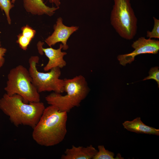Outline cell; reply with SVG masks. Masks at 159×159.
Wrapping results in <instances>:
<instances>
[{
    "label": "cell",
    "instance_id": "cell-1",
    "mask_svg": "<svg viewBox=\"0 0 159 159\" xmlns=\"http://www.w3.org/2000/svg\"><path fill=\"white\" fill-rule=\"evenodd\" d=\"M67 113L52 105L45 108L33 128V139L39 145L46 147L54 146L61 142L67 133Z\"/></svg>",
    "mask_w": 159,
    "mask_h": 159
},
{
    "label": "cell",
    "instance_id": "cell-2",
    "mask_svg": "<svg viewBox=\"0 0 159 159\" xmlns=\"http://www.w3.org/2000/svg\"><path fill=\"white\" fill-rule=\"evenodd\" d=\"M45 108L44 104L40 102L25 103L17 94L9 96L5 93L0 99V109L17 127L24 125L33 128Z\"/></svg>",
    "mask_w": 159,
    "mask_h": 159
},
{
    "label": "cell",
    "instance_id": "cell-3",
    "mask_svg": "<svg viewBox=\"0 0 159 159\" xmlns=\"http://www.w3.org/2000/svg\"><path fill=\"white\" fill-rule=\"evenodd\" d=\"M64 81V92L67 93L65 95L53 92L45 98L49 105L67 113L73 108L80 105L88 95L90 89L86 79L81 75L71 79L65 78Z\"/></svg>",
    "mask_w": 159,
    "mask_h": 159
},
{
    "label": "cell",
    "instance_id": "cell-4",
    "mask_svg": "<svg viewBox=\"0 0 159 159\" xmlns=\"http://www.w3.org/2000/svg\"><path fill=\"white\" fill-rule=\"evenodd\" d=\"M4 90L9 96L19 95L25 103L40 102L39 93L32 83L29 70L22 65L10 70Z\"/></svg>",
    "mask_w": 159,
    "mask_h": 159
},
{
    "label": "cell",
    "instance_id": "cell-5",
    "mask_svg": "<svg viewBox=\"0 0 159 159\" xmlns=\"http://www.w3.org/2000/svg\"><path fill=\"white\" fill-rule=\"evenodd\" d=\"M113 0L114 4L110 15L111 24L121 37L132 39L137 33L138 19L130 0Z\"/></svg>",
    "mask_w": 159,
    "mask_h": 159
},
{
    "label": "cell",
    "instance_id": "cell-6",
    "mask_svg": "<svg viewBox=\"0 0 159 159\" xmlns=\"http://www.w3.org/2000/svg\"><path fill=\"white\" fill-rule=\"evenodd\" d=\"M39 58L37 56H32L29 60V71L32 82L39 93L53 91L61 94L64 92V79L59 78L60 68L57 67L47 72H40L37 67Z\"/></svg>",
    "mask_w": 159,
    "mask_h": 159
},
{
    "label": "cell",
    "instance_id": "cell-7",
    "mask_svg": "<svg viewBox=\"0 0 159 159\" xmlns=\"http://www.w3.org/2000/svg\"><path fill=\"white\" fill-rule=\"evenodd\" d=\"M132 47L134 50L132 52L118 55L117 59L120 64L125 66L127 63L130 64L134 60L135 57L142 54H156L159 50V41L141 37L134 41Z\"/></svg>",
    "mask_w": 159,
    "mask_h": 159
},
{
    "label": "cell",
    "instance_id": "cell-8",
    "mask_svg": "<svg viewBox=\"0 0 159 159\" xmlns=\"http://www.w3.org/2000/svg\"><path fill=\"white\" fill-rule=\"evenodd\" d=\"M53 28V32L46 39L45 42L50 47L60 42L63 45L62 49H67L69 48L67 44V40L71 35L78 29L79 27L65 25L63 23L62 18L59 17L57 18Z\"/></svg>",
    "mask_w": 159,
    "mask_h": 159
},
{
    "label": "cell",
    "instance_id": "cell-9",
    "mask_svg": "<svg viewBox=\"0 0 159 159\" xmlns=\"http://www.w3.org/2000/svg\"><path fill=\"white\" fill-rule=\"evenodd\" d=\"M62 44H60L57 49H54L52 47L44 48L42 45L39 47V51L44 53L48 59V62L43 68L44 71H48L57 67L62 68L66 66L67 63L64 57L67 54V53L62 51Z\"/></svg>",
    "mask_w": 159,
    "mask_h": 159
},
{
    "label": "cell",
    "instance_id": "cell-10",
    "mask_svg": "<svg viewBox=\"0 0 159 159\" xmlns=\"http://www.w3.org/2000/svg\"><path fill=\"white\" fill-rule=\"evenodd\" d=\"M23 6L26 11L34 15L45 14L52 16L59 9L57 7H49L46 5L43 0H23Z\"/></svg>",
    "mask_w": 159,
    "mask_h": 159
},
{
    "label": "cell",
    "instance_id": "cell-11",
    "mask_svg": "<svg viewBox=\"0 0 159 159\" xmlns=\"http://www.w3.org/2000/svg\"><path fill=\"white\" fill-rule=\"evenodd\" d=\"M98 150L92 145L84 147L72 145L70 148L67 149L61 159H91L96 154Z\"/></svg>",
    "mask_w": 159,
    "mask_h": 159
},
{
    "label": "cell",
    "instance_id": "cell-12",
    "mask_svg": "<svg viewBox=\"0 0 159 159\" xmlns=\"http://www.w3.org/2000/svg\"><path fill=\"white\" fill-rule=\"evenodd\" d=\"M124 128L137 133L159 135V129L145 124L140 117H137L132 121H126L122 123Z\"/></svg>",
    "mask_w": 159,
    "mask_h": 159
},
{
    "label": "cell",
    "instance_id": "cell-13",
    "mask_svg": "<svg viewBox=\"0 0 159 159\" xmlns=\"http://www.w3.org/2000/svg\"><path fill=\"white\" fill-rule=\"evenodd\" d=\"M98 151L93 159H114V154L111 151L105 149L103 145L98 146Z\"/></svg>",
    "mask_w": 159,
    "mask_h": 159
},
{
    "label": "cell",
    "instance_id": "cell-14",
    "mask_svg": "<svg viewBox=\"0 0 159 159\" xmlns=\"http://www.w3.org/2000/svg\"><path fill=\"white\" fill-rule=\"evenodd\" d=\"M14 6L11 0H0V8L5 14L8 24H11V21L10 16V11Z\"/></svg>",
    "mask_w": 159,
    "mask_h": 159
},
{
    "label": "cell",
    "instance_id": "cell-15",
    "mask_svg": "<svg viewBox=\"0 0 159 159\" xmlns=\"http://www.w3.org/2000/svg\"><path fill=\"white\" fill-rule=\"evenodd\" d=\"M154 25L151 31H148L147 32L146 37L148 38L159 39V20L153 17Z\"/></svg>",
    "mask_w": 159,
    "mask_h": 159
},
{
    "label": "cell",
    "instance_id": "cell-16",
    "mask_svg": "<svg viewBox=\"0 0 159 159\" xmlns=\"http://www.w3.org/2000/svg\"><path fill=\"white\" fill-rule=\"evenodd\" d=\"M17 37L16 42L20 48L24 50H26L32 40L25 37L22 33L19 34Z\"/></svg>",
    "mask_w": 159,
    "mask_h": 159
},
{
    "label": "cell",
    "instance_id": "cell-17",
    "mask_svg": "<svg viewBox=\"0 0 159 159\" xmlns=\"http://www.w3.org/2000/svg\"><path fill=\"white\" fill-rule=\"evenodd\" d=\"M159 67H152L149 72V76L145 78L143 80L149 79H153L155 80L159 87Z\"/></svg>",
    "mask_w": 159,
    "mask_h": 159
},
{
    "label": "cell",
    "instance_id": "cell-18",
    "mask_svg": "<svg viewBox=\"0 0 159 159\" xmlns=\"http://www.w3.org/2000/svg\"><path fill=\"white\" fill-rule=\"evenodd\" d=\"M21 30V33L24 36L32 40L36 34V31L27 24L22 26Z\"/></svg>",
    "mask_w": 159,
    "mask_h": 159
},
{
    "label": "cell",
    "instance_id": "cell-19",
    "mask_svg": "<svg viewBox=\"0 0 159 159\" xmlns=\"http://www.w3.org/2000/svg\"><path fill=\"white\" fill-rule=\"evenodd\" d=\"M6 52V49L0 47V59H4V57Z\"/></svg>",
    "mask_w": 159,
    "mask_h": 159
},
{
    "label": "cell",
    "instance_id": "cell-20",
    "mask_svg": "<svg viewBox=\"0 0 159 159\" xmlns=\"http://www.w3.org/2000/svg\"><path fill=\"white\" fill-rule=\"evenodd\" d=\"M50 3L54 4L56 7H59L61 4L60 0H48Z\"/></svg>",
    "mask_w": 159,
    "mask_h": 159
},
{
    "label": "cell",
    "instance_id": "cell-21",
    "mask_svg": "<svg viewBox=\"0 0 159 159\" xmlns=\"http://www.w3.org/2000/svg\"><path fill=\"white\" fill-rule=\"evenodd\" d=\"M5 59H0V68L3 65L4 63Z\"/></svg>",
    "mask_w": 159,
    "mask_h": 159
},
{
    "label": "cell",
    "instance_id": "cell-22",
    "mask_svg": "<svg viewBox=\"0 0 159 159\" xmlns=\"http://www.w3.org/2000/svg\"><path fill=\"white\" fill-rule=\"evenodd\" d=\"M17 0H11V3L14 4Z\"/></svg>",
    "mask_w": 159,
    "mask_h": 159
},
{
    "label": "cell",
    "instance_id": "cell-23",
    "mask_svg": "<svg viewBox=\"0 0 159 159\" xmlns=\"http://www.w3.org/2000/svg\"><path fill=\"white\" fill-rule=\"evenodd\" d=\"M0 47H1V44L0 41Z\"/></svg>",
    "mask_w": 159,
    "mask_h": 159
}]
</instances>
